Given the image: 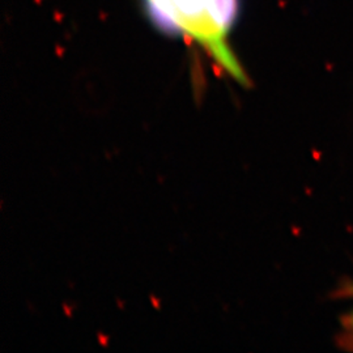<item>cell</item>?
<instances>
[{"mask_svg": "<svg viewBox=\"0 0 353 353\" xmlns=\"http://www.w3.org/2000/svg\"><path fill=\"white\" fill-rule=\"evenodd\" d=\"M145 7L160 30L194 41L233 79L248 83L229 45L240 14V0H145Z\"/></svg>", "mask_w": 353, "mask_h": 353, "instance_id": "1", "label": "cell"}, {"mask_svg": "<svg viewBox=\"0 0 353 353\" xmlns=\"http://www.w3.org/2000/svg\"><path fill=\"white\" fill-rule=\"evenodd\" d=\"M334 297L339 300H350L353 303V280H344L334 292ZM336 341L343 350L353 351V306L352 309L341 316V331Z\"/></svg>", "mask_w": 353, "mask_h": 353, "instance_id": "2", "label": "cell"}]
</instances>
